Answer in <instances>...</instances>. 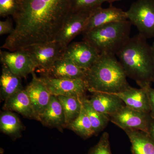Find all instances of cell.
<instances>
[{"mask_svg":"<svg viewBox=\"0 0 154 154\" xmlns=\"http://www.w3.org/2000/svg\"><path fill=\"white\" fill-rule=\"evenodd\" d=\"M147 133L152 138L154 139V118L152 116L151 120L149 125L148 131Z\"/></svg>","mask_w":154,"mask_h":154,"instance_id":"30","label":"cell"},{"mask_svg":"<svg viewBox=\"0 0 154 154\" xmlns=\"http://www.w3.org/2000/svg\"><path fill=\"white\" fill-rule=\"evenodd\" d=\"M116 56L100 54L94 64L86 71L85 81L88 91L115 94L131 87Z\"/></svg>","mask_w":154,"mask_h":154,"instance_id":"3","label":"cell"},{"mask_svg":"<svg viewBox=\"0 0 154 154\" xmlns=\"http://www.w3.org/2000/svg\"><path fill=\"white\" fill-rule=\"evenodd\" d=\"M87 154H112L109 134L107 132L103 133L99 142L91 149Z\"/></svg>","mask_w":154,"mask_h":154,"instance_id":"26","label":"cell"},{"mask_svg":"<svg viewBox=\"0 0 154 154\" xmlns=\"http://www.w3.org/2000/svg\"><path fill=\"white\" fill-rule=\"evenodd\" d=\"M23 49L28 52L41 73L47 71L56 61L61 57L65 50L55 41L33 45Z\"/></svg>","mask_w":154,"mask_h":154,"instance_id":"6","label":"cell"},{"mask_svg":"<svg viewBox=\"0 0 154 154\" xmlns=\"http://www.w3.org/2000/svg\"><path fill=\"white\" fill-rule=\"evenodd\" d=\"M11 19L8 18L4 21H0V35L11 34L14 30Z\"/></svg>","mask_w":154,"mask_h":154,"instance_id":"28","label":"cell"},{"mask_svg":"<svg viewBox=\"0 0 154 154\" xmlns=\"http://www.w3.org/2000/svg\"><path fill=\"white\" fill-rule=\"evenodd\" d=\"M0 87L1 98L5 101L9 97L24 89L21 78L14 74L5 64L2 65Z\"/></svg>","mask_w":154,"mask_h":154,"instance_id":"19","label":"cell"},{"mask_svg":"<svg viewBox=\"0 0 154 154\" xmlns=\"http://www.w3.org/2000/svg\"><path fill=\"white\" fill-rule=\"evenodd\" d=\"M148 94L150 105L151 115L154 118V89L151 86L146 88Z\"/></svg>","mask_w":154,"mask_h":154,"instance_id":"29","label":"cell"},{"mask_svg":"<svg viewBox=\"0 0 154 154\" xmlns=\"http://www.w3.org/2000/svg\"><path fill=\"white\" fill-rule=\"evenodd\" d=\"M39 79L51 94L56 96H72L82 99L88 91L85 80L82 79H56L44 74H41Z\"/></svg>","mask_w":154,"mask_h":154,"instance_id":"8","label":"cell"},{"mask_svg":"<svg viewBox=\"0 0 154 154\" xmlns=\"http://www.w3.org/2000/svg\"><path fill=\"white\" fill-rule=\"evenodd\" d=\"M82 104L91 121L95 135L98 134L107 126L110 121V116L94 109L85 97L82 99Z\"/></svg>","mask_w":154,"mask_h":154,"instance_id":"23","label":"cell"},{"mask_svg":"<svg viewBox=\"0 0 154 154\" xmlns=\"http://www.w3.org/2000/svg\"><path fill=\"white\" fill-rule=\"evenodd\" d=\"M106 0H71L70 12L92 13Z\"/></svg>","mask_w":154,"mask_h":154,"instance_id":"25","label":"cell"},{"mask_svg":"<svg viewBox=\"0 0 154 154\" xmlns=\"http://www.w3.org/2000/svg\"><path fill=\"white\" fill-rule=\"evenodd\" d=\"M152 48L153 54L154 63V42L152 45Z\"/></svg>","mask_w":154,"mask_h":154,"instance_id":"32","label":"cell"},{"mask_svg":"<svg viewBox=\"0 0 154 154\" xmlns=\"http://www.w3.org/2000/svg\"><path fill=\"white\" fill-rule=\"evenodd\" d=\"M39 121L45 126L59 130L66 127L63 109L57 96L51 95L49 105L40 116Z\"/></svg>","mask_w":154,"mask_h":154,"instance_id":"18","label":"cell"},{"mask_svg":"<svg viewBox=\"0 0 154 154\" xmlns=\"http://www.w3.org/2000/svg\"><path fill=\"white\" fill-rule=\"evenodd\" d=\"M131 25L128 20L110 23L82 33L83 40L91 43L100 54L116 55L130 38Z\"/></svg>","mask_w":154,"mask_h":154,"instance_id":"4","label":"cell"},{"mask_svg":"<svg viewBox=\"0 0 154 154\" xmlns=\"http://www.w3.org/2000/svg\"><path fill=\"white\" fill-rule=\"evenodd\" d=\"M31 74L32 80L25 89L37 120L39 121L40 116L49 105L51 94L34 72Z\"/></svg>","mask_w":154,"mask_h":154,"instance_id":"12","label":"cell"},{"mask_svg":"<svg viewBox=\"0 0 154 154\" xmlns=\"http://www.w3.org/2000/svg\"><path fill=\"white\" fill-rule=\"evenodd\" d=\"M71 0H16V26L2 48L11 51L55 41L69 13Z\"/></svg>","mask_w":154,"mask_h":154,"instance_id":"1","label":"cell"},{"mask_svg":"<svg viewBox=\"0 0 154 154\" xmlns=\"http://www.w3.org/2000/svg\"><path fill=\"white\" fill-rule=\"evenodd\" d=\"M100 55L93 45L83 40L69 44L65 49L62 57L68 59L86 71L94 64Z\"/></svg>","mask_w":154,"mask_h":154,"instance_id":"9","label":"cell"},{"mask_svg":"<svg viewBox=\"0 0 154 154\" xmlns=\"http://www.w3.org/2000/svg\"><path fill=\"white\" fill-rule=\"evenodd\" d=\"M127 20L126 11L122 9L112 5L106 8L100 7L91 13L82 33L110 23Z\"/></svg>","mask_w":154,"mask_h":154,"instance_id":"13","label":"cell"},{"mask_svg":"<svg viewBox=\"0 0 154 154\" xmlns=\"http://www.w3.org/2000/svg\"><path fill=\"white\" fill-rule=\"evenodd\" d=\"M125 132L131 143L133 154H154V139L148 134L138 130Z\"/></svg>","mask_w":154,"mask_h":154,"instance_id":"20","label":"cell"},{"mask_svg":"<svg viewBox=\"0 0 154 154\" xmlns=\"http://www.w3.org/2000/svg\"><path fill=\"white\" fill-rule=\"evenodd\" d=\"M66 127L84 139L95 135L92 124L82 104L79 115Z\"/></svg>","mask_w":154,"mask_h":154,"instance_id":"21","label":"cell"},{"mask_svg":"<svg viewBox=\"0 0 154 154\" xmlns=\"http://www.w3.org/2000/svg\"><path fill=\"white\" fill-rule=\"evenodd\" d=\"M119 1H120V0H106V2L110 3V4H112V3L114 2Z\"/></svg>","mask_w":154,"mask_h":154,"instance_id":"31","label":"cell"},{"mask_svg":"<svg viewBox=\"0 0 154 154\" xmlns=\"http://www.w3.org/2000/svg\"><path fill=\"white\" fill-rule=\"evenodd\" d=\"M88 101L94 109L109 116L125 105L116 94L109 93H93Z\"/></svg>","mask_w":154,"mask_h":154,"instance_id":"16","label":"cell"},{"mask_svg":"<svg viewBox=\"0 0 154 154\" xmlns=\"http://www.w3.org/2000/svg\"><path fill=\"white\" fill-rule=\"evenodd\" d=\"M85 73L71 60L61 57L47 71L41 74L56 79L85 80Z\"/></svg>","mask_w":154,"mask_h":154,"instance_id":"14","label":"cell"},{"mask_svg":"<svg viewBox=\"0 0 154 154\" xmlns=\"http://www.w3.org/2000/svg\"><path fill=\"white\" fill-rule=\"evenodd\" d=\"M3 109L15 111L26 118L37 120L25 89L6 99Z\"/></svg>","mask_w":154,"mask_h":154,"instance_id":"17","label":"cell"},{"mask_svg":"<svg viewBox=\"0 0 154 154\" xmlns=\"http://www.w3.org/2000/svg\"><path fill=\"white\" fill-rule=\"evenodd\" d=\"M57 97L62 106L67 127L79 115L82 107L83 99L69 96Z\"/></svg>","mask_w":154,"mask_h":154,"instance_id":"22","label":"cell"},{"mask_svg":"<svg viewBox=\"0 0 154 154\" xmlns=\"http://www.w3.org/2000/svg\"><path fill=\"white\" fill-rule=\"evenodd\" d=\"M23 126L19 117L12 111L5 110L0 116L1 132L9 135H16L23 130Z\"/></svg>","mask_w":154,"mask_h":154,"instance_id":"24","label":"cell"},{"mask_svg":"<svg viewBox=\"0 0 154 154\" xmlns=\"http://www.w3.org/2000/svg\"><path fill=\"white\" fill-rule=\"evenodd\" d=\"M147 39L138 33L130 37L116 54L127 77L144 89L154 83L153 54Z\"/></svg>","mask_w":154,"mask_h":154,"instance_id":"2","label":"cell"},{"mask_svg":"<svg viewBox=\"0 0 154 154\" xmlns=\"http://www.w3.org/2000/svg\"><path fill=\"white\" fill-rule=\"evenodd\" d=\"M115 94L123 101L127 107L140 112L150 113L149 99L146 89L131 87Z\"/></svg>","mask_w":154,"mask_h":154,"instance_id":"15","label":"cell"},{"mask_svg":"<svg viewBox=\"0 0 154 154\" xmlns=\"http://www.w3.org/2000/svg\"><path fill=\"white\" fill-rule=\"evenodd\" d=\"M0 60L2 64L21 78H25L35 71L36 68L30 55L25 49L16 51H0Z\"/></svg>","mask_w":154,"mask_h":154,"instance_id":"10","label":"cell"},{"mask_svg":"<svg viewBox=\"0 0 154 154\" xmlns=\"http://www.w3.org/2000/svg\"><path fill=\"white\" fill-rule=\"evenodd\" d=\"M92 13L69 12L55 41L65 49L74 38L83 33Z\"/></svg>","mask_w":154,"mask_h":154,"instance_id":"11","label":"cell"},{"mask_svg":"<svg viewBox=\"0 0 154 154\" xmlns=\"http://www.w3.org/2000/svg\"><path fill=\"white\" fill-rule=\"evenodd\" d=\"M16 8V0H0V16L1 17L13 16Z\"/></svg>","mask_w":154,"mask_h":154,"instance_id":"27","label":"cell"},{"mask_svg":"<svg viewBox=\"0 0 154 154\" xmlns=\"http://www.w3.org/2000/svg\"><path fill=\"white\" fill-rule=\"evenodd\" d=\"M128 20L145 38H154V0H137L126 11Z\"/></svg>","mask_w":154,"mask_h":154,"instance_id":"5","label":"cell"},{"mask_svg":"<svg viewBox=\"0 0 154 154\" xmlns=\"http://www.w3.org/2000/svg\"><path fill=\"white\" fill-rule=\"evenodd\" d=\"M110 118V121L124 131L138 130L147 133L152 116L150 113L137 111L125 105Z\"/></svg>","mask_w":154,"mask_h":154,"instance_id":"7","label":"cell"}]
</instances>
